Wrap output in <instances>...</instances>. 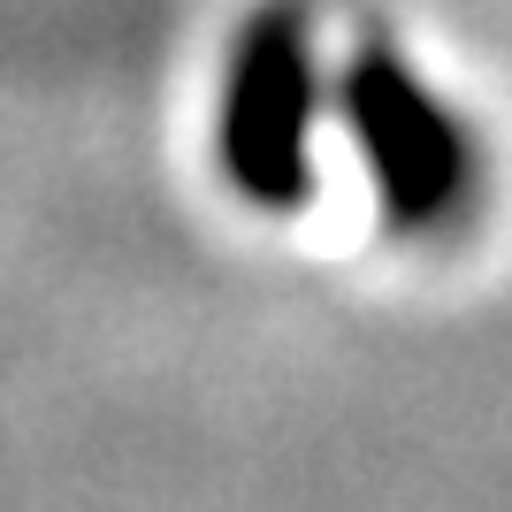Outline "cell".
I'll list each match as a JSON object with an SVG mask.
<instances>
[{
    "label": "cell",
    "instance_id": "1",
    "mask_svg": "<svg viewBox=\"0 0 512 512\" xmlns=\"http://www.w3.org/2000/svg\"><path fill=\"white\" fill-rule=\"evenodd\" d=\"M337 107H344V123H352V138H360L367 176H375V192H383L398 230H436V222H451V214L467 207V192H474L467 130H459V115L436 92L413 85L390 46L367 39L344 62Z\"/></svg>",
    "mask_w": 512,
    "mask_h": 512
},
{
    "label": "cell",
    "instance_id": "2",
    "mask_svg": "<svg viewBox=\"0 0 512 512\" xmlns=\"http://www.w3.org/2000/svg\"><path fill=\"white\" fill-rule=\"evenodd\" d=\"M314 31L268 16L245 31L222 85V169L260 207H291L314 184Z\"/></svg>",
    "mask_w": 512,
    "mask_h": 512
}]
</instances>
